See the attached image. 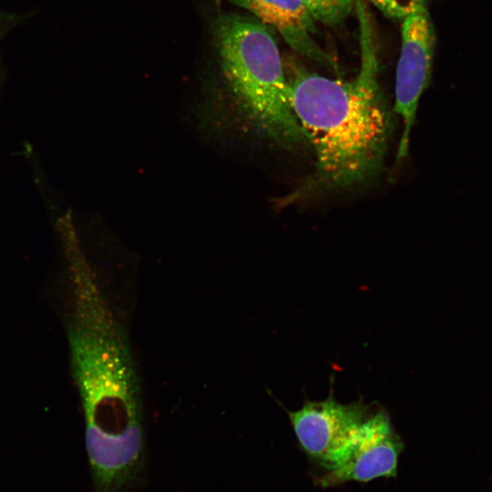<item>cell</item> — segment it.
Here are the masks:
<instances>
[{
  "instance_id": "6da1fadb",
  "label": "cell",
  "mask_w": 492,
  "mask_h": 492,
  "mask_svg": "<svg viewBox=\"0 0 492 492\" xmlns=\"http://www.w3.org/2000/svg\"><path fill=\"white\" fill-rule=\"evenodd\" d=\"M72 280L67 339L85 417L97 492H128L145 470L139 379L128 335L91 272L82 249L67 252Z\"/></svg>"
},
{
  "instance_id": "7a4b0ae2",
  "label": "cell",
  "mask_w": 492,
  "mask_h": 492,
  "mask_svg": "<svg viewBox=\"0 0 492 492\" xmlns=\"http://www.w3.org/2000/svg\"><path fill=\"white\" fill-rule=\"evenodd\" d=\"M356 6L361 31L357 76L342 81L299 70L289 79L292 108L314 150L316 178L329 189L357 185L376 175L390 134L369 21L359 1Z\"/></svg>"
},
{
  "instance_id": "3957f363",
  "label": "cell",
  "mask_w": 492,
  "mask_h": 492,
  "mask_svg": "<svg viewBox=\"0 0 492 492\" xmlns=\"http://www.w3.org/2000/svg\"><path fill=\"white\" fill-rule=\"evenodd\" d=\"M271 28L251 17L223 15L214 26L222 76L234 106L256 133L292 148L306 138L292 108L278 45Z\"/></svg>"
},
{
  "instance_id": "277c9868",
  "label": "cell",
  "mask_w": 492,
  "mask_h": 492,
  "mask_svg": "<svg viewBox=\"0 0 492 492\" xmlns=\"http://www.w3.org/2000/svg\"><path fill=\"white\" fill-rule=\"evenodd\" d=\"M372 414L363 401L337 402L332 393L324 400H306L300 409L288 411L296 438L306 455L329 470Z\"/></svg>"
},
{
  "instance_id": "5b68a950",
  "label": "cell",
  "mask_w": 492,
  "mask_h": 492,
  "mask_svg": "<svg viewBox=\"0 0 492 492\" xmlns=\"http://www.w3.org/2000/svg\"><path fill=\"white\" fill-rule=\"evenodd\" d=\"M402 25V47L395 77V111L401 117L404 131L396 160L406 157L410 133L419 99L431 76L436 35L425 1L406 15Z\"/></svg>"
},
{
  "instance_id": "8992f818",
  "label": "cell",
  "mask_w": 492,
  "mask_h": 492,
  "mask_svg": "<svg viewBox=\"0 0 492 492\" xmlns=\"http://www.w3.org/2000/svg\"><path fill=\"white\" fill-rule=\"evenodd\" d=\"M404 448L384 409L372 413L344 449L337 462L321 477L323 487L349 481L368 482L396 476Z\"/></svg>"
},
{
  "instance_id": "52a82bcc",
  "label": "cell",
  "mask_w": 492,
  "mask_h": 492,
  "mask_svg": "<svg viewBox=\"0 0 492 492\" xmlns=\"http://www.w3.org/2000/svg\"><path fill=\"white\" fill-rule=\"evenodd\" d=\"M256 19L278 31L297 53L312 60L330 63L313 38L314 20L300 0H231Z\"/></svg>"
},
{
  "instance_id": "ba28073f",
  "label": "cell",
  "mask_w": 492,
  "mask_h": 492,
  "mask_svg": "<svg viewBox=\"0 0 492 492\" xmlns=\"http://www.w3.org/2000/svg\"><path fill=\"white\" fill-rule=\"evenodd\" d=\"M314 21L326 25L342 22L353 10L354 0H300Z\"/></svg>"
},
{
  "instance_id": "9c48e42d",
  "label": "cell",
  "mask_w": 492,
  "mask_h": 492,
  "mask_svg": "<svg viewBox=\"0 0 492 492\" xmlns=\"http://www.w3.org/2000/svg\"><path fill=\"white\" fill-rule=\"evenodd\" d=\"M386 16L403 20L425 0H369Z\"/></svg>"
},
{
  "instance_id": "30bf717a",
  "label": "cell",
  "mask_w": 492,
  "mask_h": 492,
  "mask_svg": "<svg viewBox=\"0 0 492 492\" xmlns=\"http://www.w3.org/2000/svg\"><path fill=\"white\" fill-rule=\"evenodd\" d=\"M23 19V15H21L18 14L8 13L0 10V41L12 28L21 23Z\"/></svg>"
}]
</instances>
